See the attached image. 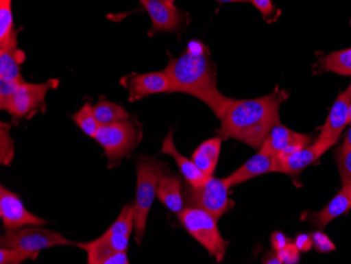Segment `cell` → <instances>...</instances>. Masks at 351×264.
<instances>
[{
    "label": "cell",
    "instance_id": "cell-1",
    "mask_svg": "<svg viewBox=\"0 0 351 264\" xmlns=\"http://www.w3.org/2000/svg\"><path fill=\"white\" fill-rule=\"evenodd\" d=\"M165 71L171 82V93H184L198 98L218 119H222L234 101L219 91L216 67L210 50L201 41H191L180 56L171 58Z\"/></svg>",
    "mask_w": 351,
    "mask_h": 264
},
{
    "label": "cell",
    "instance_id": "cell-6",
    "mask_svg": "<svg viewBox=\"0 0 351 264\" xmlns=\"http://www.w3.org/2000/svg\"><path fill=\"white\" fill-rule=\"evenodd\" d=\"M58 86V80H47L43 84L23 82L5 106L0 108L7 111L14 121L31 119L35 114L45 111L47 93Z\"/></svg>",
    "mask_w": 351,
    "mask_h": 264
},
{
    "label": "cell",
    "instance_id": "cell-39",
    "mask_svg": "<svg viewBox=\"0 0 351 264\" xmlns=\"http://www.w3.org/2000/svg\"><path fill=\"white\" fill-rule=\"evenodd\" d=\"M343 93H344L345 95H346L347 97L351 100V82L349 84V86H347L346 90H345Z\"/></svg>",
    "mask_w": 351,
    "mask_h": 264
},
{
    "label": "cell",
    "instance_id": "cell-8",
    "mask_svg": "<svg viewBox=\"0 0 351 264\" xmlns=\"http://www.w3.org/2000/svg\"><path fill=\"white\" fill-rule=\"evenodd\" d=\"M230 189L224 179L210 177L201 187L189 188L187 193L189 206L202 208L219 220L223 215L234 208V201L228 198Z\"/></svg>",
    "mask_w": 351,
    "mask_h": 264
},
{
    "label": "cell",
    "instance_id": "cell-16",
    "mask_svg": "<svg viewBox=\"0 0 351 264\" xmlns=\"http://www.w3.org/2000/svg\"><path fill=\"white\" fill-rule=\"evenodd\" d=\"M88 255V264H129L126 252L116 251L104 235L90 242L76 243Z\"/></svg>",
    "mask_w": 351,
    "mask_h": 264
},
{
    "label": "cell",
    "instance_id": "cell-22",
    "mask_svg": "<svg viewBox=\"0 0 351 264\" xmlns=\"http://www.w3.org/2000/svg\"><path fill=\"white\" fill-rule=\"evenodd\" d=\"M25 59V52L19 50L17 45L0 49V80L25 82L21 71Z\"/></svg>",
    "mask_w": 351,
    "mask_h": 264
},
{
    "label": "cell",
    "instance_id": "cell-12",
    "mask_svg": "<svg viewBox=\"0 0 351 264\" xmlns=\"http://www.w3.org/2000/svg\"><path fill=\"white\" fill-rule=\"evenodd\" d=\"M152 19V31L149 34L173 32L180 29L185 21V14L175 3L167 0H139Z\"/></svg>",
    "mask_w": 351,
    "mask_h": 264
},
{
    "label": "cell",
    "instance_id": "cell-24",
    "mask_svg": "<svg viewBox=\"0 0 351 264\" xmlns=\"http://www.w3.org/2000/svg\"><path fill=\"white\" fill-rule=\"evenodd\" d=\"M17 45V31L14 27L12 0H0V49Z\"/></svg>",
    "mask_w": 351,
    "mask_h": 264
},
{
    "label": "cell",
    "instance_id": "cell-17",
    "mask_svg": "<svg viewBox=\"0 0 351 264\" xmlns=\"http://www.w3.org/2000/svg\"><path fill=\"white\" fill-rule=\"evenodd\" d=\"M161 154H167L175 160L180 169L181 174L183 175L187 182L191 187H201L204 184L210 177L206 176L204 173L197 167L196 163L193 159H187L183 156L182 154L177 149L173 143V131L171 130L165 138L162 143Z\"/></svg>",
    "mask_w": 351,
    "mask_h": 264
},
{
    "label": "cell",
    "instance_id": "cell-5",
    "mask_svg": "<svg viewBox=\"0 0 351 264\" xmlns=\"http://www.w3.org/2000/svg\"><path fill=\"white\" fill-rule=\"evenodd\" d=\"M183 228L208 252L217 262L226 258L228 242L221 235L218 219L210 213L196 206H187L178 214Z\"/></svg>",
    "mask_w": 351,
    "mask_h": 264
},
{
    "label": "cell",
    "instance_id": "cell-20",
    "mask_svg": "<svg viewBox=\"0 0 351 264\" xmlns=\"http://www.w3.org/2000/svg\"><path fill=\"white\" fill-rule=\"evenodd\" d=\"M157 197L165 208L173 214L178 215L184 208L182 191H181V178L177 175L162 176L158 185Z\"/></svg>",
    "mask_w": 351,
    "mask_h": 264
},
{
    "label": "cell",
    "instance_id": "cell-25",
    "mask_svg": "<svg viewBox=\"0 0 351 264\" xmlns=\"http://www.w3.org/2000/svg\"><path fill=\"white\" fill-rule=\"evenodd\" d=\"M95 117L101 125L131 119V115L125 108L115 102L102 100L93 106Z\"/></svg>",
    "mask_w": 351,
    "mask_h": 264
},
{
    "label": "cell",
    "instance_id": "cell-13",
    "mask_svg": "<svg viewBox=\"0 0 351 264\" xmlns=\"http://www.w3.org/2000/svg\"><path fill=\"white\" fill-rule=\"evenodd\" d=\"M308 135L291 131L281 123L274 128L259 149L274 157L285 156L293 152L304 149L311 143Z\"/></svg>",
    "mask_w": 351,
    "mask_h": 264
},
{
    "label": "cell",
    "instance_id": "cell-10",
    "mask_svg": "<svg viewBox=\"0 0 351 264\" xmlns=\"http://www.w3.org/2000/svg\"><path fill=\"white\" fill-rule=\"evenodd\" d=\"M350 104L351 100L342 92L331 106L326 122L315 143L321 156L333 145H336L343 130L348 125Z\"/></svg>",
    "mask_w": 351,
    "mask_h": 264
},
{
    "label": "cell",
    "instance_id": "cell-21",
    "mask_svg": "<svg viewBox=\"0 0 351 264\" xmlns=\"http://www.w3.org/2000/svg\"><path fill=\"white\" fill-rule=\"evenodd\" d=\"M221 143H222V138L219 136L210 138L201 143L193 153L191 159L206 176L212 177L218 165Z\"/></svg>",
    "mask_w": 351,
    "mask_h": 264
},
{
    "label": "cell",
    "instance_id": "cell-35",
    "mask_svg": "<svg viewBox=\"0 0 351 264\" xmlns=\"http://www.w3.org/2000/svg\"><path fill=\"white\" fill-rule=\"evenodd\" d=\"M250 3L257 8L261 12L262 15L265 17L270 16L275 11L271 0H250Z\"/></svg>",
    "mask_w": 351,
    "mask_h": 264
},
{
    "label": "cell",
    "instance_id": "cell-32",
    "mask_svg": "<svg viewBox=\"0 0 351 264\" xmlns=\"http://www.w3.org/2000/svg\"><path fill=\"white\" fill-rule=\"evenodd\" d=\"M21 84L23 82L0 80V108L5 106V102L14 95V93L17 91Z\"/></svg>",
    "mask_w": 351,
    "mask_h": 264
},
{
    "label": "cell",
    "instance_id": "cell-14",
    "mask_svg": "<svg viewBox=\"0 0 351 264\" xmlns=\"http://www.w3.org/2000/svg\"><path fill=\"white\" fill-rule=\"evenodd\" d=\"M133 230H135V212L133 204H129L122 208L117 219L102 235L116 251L128 252Z\"/></svg>",
    "mask_w": 351,
    "mask_h": 264
},
{
    "label": "cell",
    "instance_id": "cell-26",
    "mask_svg": "<svg viewBox=\"0 0 351 264\" xmlns=\"http://www.w3.org/2000/svg\"><path fill=\"white\" fill-rule=\"evenodd\" d=\"M72 119L78 125L79 129L90 138H95L98 130L101 127V124L95 117L92 104L88 102L73 115Z\"/></svg>",
    "mask_w": 351,
    "mask_h": 264
},
{
    "label": "cell",
    "instance_id": "cell-9",
    "mask_svg": "<svg viewBox=\"0 0 351 264\" xmlns=\"http://www.w3.org/2000/svg\"><path fill=\"white\" fill-rule=\"evenodd\" d=\"M0 218L5 230H19L25 226H43L47 220L43 219L25 208L19 195L0 187Z\"/></svg>",
    "mask_w": 351,
    "mask_h": 264
},
{
    "label": "cell",
    "instance_id": "cell-29",
    "mask_svg": "<svg viewBox=\"0 0 351 264\" xmlns=\"http://www.w3.org/2000/svg\"><path fill=\"white\" fill-rule=\"evenodd\" d=\"M336 160L344 187H351V147L341 145L336 152Z\"/></svg>",
    "mask_w": 351,
    "mask_h": 264
},
{
    "label": "cell",
    "instance_id": "cell-11",
    "mask_svg": "<svg viewBox=\"0 0 351 264\" xmlns=\"http://www.w3.org/2000/svg\"><path fill=\"white\" fill-rule=\"evenodd\" d=\"M120 82L123 88L129 91V100L131 102L155 94L171 93V82L165 71L147 74L133 73L124 76Z\"/></svg>",
    "mask_w": 351,
    "mask_h": 264
},
{
    "label": "cell",
    "instance_id": "cell-23",
    "mask_svg": "<svg viewBox=\"0 0 351 264\" xmlns=\"http://www.w3.org/2000/svg\"><path fill=\"white\" fill-rule=\"evenodd\" d=\"M319 68L323 72L336 73L342 76H351V48L330 53L319 60Z\"/></svg>",
    "mask_w": 351,
    "mask_h": 264
},
{
    "label": "cell",
    "instance_id": "cell-38",
    "mask_svg": "<svg viewBox=\"0 0 351 264\" xmlns=\"http://www.w3.org/2000/svg\"><path fill=\"white\" fill-rule=\"evenodd\" d=\"M220 3H250V0H217Z\"/></svg>",
    "mask_w": 351,
    "mask_h": 264
},
{
    "label": "cell",
    "instance_id": "cell-28",
    "mask_svg": "<svg viewBox=\"0 0 351 264\" xmlns=\"http://www.w3.org/2000/svg\"><path fill=\"white\" fill-rule=\"evenodd\" d=\"M39 254L25 251L21 248H0V263L1 264H21L25 260H36Z\"/></svg>",
    "mask_w": 351,
    "mask_h": 264
},
{
    "label": "cell",
    "instance_id": "cell-36",
    "mask_svg": "<svg viewBox=\"0 0 351 264\" xmlns=\"http://www.w3.org/2000/svg\"><path fill=\"white\" fill-rule=\"evenodd\" d=\"M263 263L267 264H281V260H280L279 255H278L277 252L275 250L273 251L268 252V253L265 254L263 259H262Z\"/></svg>",
    "mask_w": 351,
    "mask_h": 264
},
{
    "label": "cell",
    "instance_id": "cell-2",
    "mask_svg": "<svg viewBox=\"0 0 351 264\" xmlns=\"http://www.w3.org/2000/svg\"><path fill=\"white\" fill-rule=\"evenodd\" d=\"M289 96L285 90L276 88L263 97L234 99L221 119L219 137L232 138L260 149L270 131L281 123L280 106Z\"/></svg>",
    "mask_w": 351,
    "mask_h": 264
},
{
    "label": "cell",
    "instance_id": "cell-19",
    "mask_svg": "<svg viewBox=\"0 0 351 264\" xmlns=\"http://www.w3.org/2000/svg\"><path fill=\"white\" fill-rule=\"evenodd\" d=\"M351 208V187H344L329 204L309 217V222L317 228H324L329 222L346 214Z\"/></svg>",
    "mask_w": 351,
    "mask_h": 264
},
{
    "label": "cell",
    "instance_id": "cell-4",
    "mask_svg": "<svg viewBox=\"0 0 351 264\" xmlns=\"http://www.w3.org/2000/svg\"><path fill=\"white\" fill-rule=\"evenodd\" d=\"M104 149L108 169L119 165L122 159L131 155L142 141V128L136 120H123L104 124L95 136Z\"/></svg>",
    "mask_w": 351,
    "mask_h": 264
},
{
    "label": "cell",
    "instance_id": "cell-7",
    "mask_svg": "<svg viewBox=\"0 0 351 264\" xmlns=\"http://www.w3.org/2000/svg\"><path fill=\"white\" fill-rule=\"evenodd\" d=\"M0 245L3 248H21L32 253H40L43 250L54 246H76L75 242L63 237L59 232L43 226H25L19 230H5V235L0 238Z\"/></svg>",
    "mask_w": 351,
    "mask_h": 264
},
{
    "label": "cell",
    "instance_id": "cell-15",
    "mask_svg": "<svg viewBox=\"0 0 351 264\" xmlns=\"http://www.w3.org/2000/svg\"><path fill=\"white\" fill-rule=\"evenodd\" d=\"M269 172H275L274 156L259 149V153L248 159L244 165L237 169L232 174L224 178V180L228 183V187L232 188V187H236L240 183L250 180L254 177Z\"/></svg>",
    "mask_w": 351,
    "mask_h": 264
},
{
    "label": "cell",
    "instance_id": "cell-30",
    "mask_svg": "<svg viewBox=\"0 0 351 264\" xmlns=\"http://www.w3.org/2000/svg\"><path fill=\"white\" fill-rule=\"evenodd\" d=\"M311 237H313V248L319 253H330V252L336 250L335 243L329 239L328 236L324 234V232L317 230V232L311 234Z\"/></svg>",
    "mask_w": 351,
    "mask_h": 264
},
{
    "label": "cell",
    "instance_id": "cell-3",
    "mask_svg": "<svg viewBox=\"0 0 351 264\" xmlns=\"http://www.w3.org/2000/svg\"><path fill=\"white\" fill-rule=\"evenodd\" d=\"M137 169V189L134 201L135 212V241L142 243L147 228V217L157 196L158 185L167 174V165L155 157L138 155L135 159Z\"/></svg>",
    "mask_w": 351,
    "mask_h": 264
},
{
    "label": "cell",
    "instance_id": "cell-18",
    "mask_svg": "<svg viewBox=\"0 0 351 264\" xmlns=\"http://www.w3.org/2000/svg\"><path fill=\"white\" fill-rule=\"evenodd\" d=\"M320 157L321 155L315 145H307L304 149L293 152L285 156L274 157L275 172L298 175Z\"/></svg>",
    "mask_w": 351,
    "mask_h": 264
},
{
    "label": "cell",
    "instance_id": "cell-37",
    "mask_svg": "<svg viewBox=\"0 0 351 264\" xmlns=\"http://www.w3.org/2000/svg\"><path fill=\"white\" fill-rule=\"evenodd\" d=\"M343 145L347 147H351V127L349 128L348 131H347L346 135H345L344 138V143Z\"/></svg>",
    "mask_w": 351,
    "mask_h": 264
},
{
    "label": "cell",
    "instance_id": "cell-34",
    "mask_svg": "<svg viewBox=\"0 0 351 264\" xmlns=\"http://www.w3.org/2000/svg\"><path fill=\"white\" fill-rule=\"evenodd\" d=\"M270 242H271V245H273V250L278 252L289 243V238L284 232H274L271 234V237H270Z\"/></svg>",
    "mask_w": 351,
    "mask_h": 264
},
{
    "label": "cell",
    "instance_id": "cell-40",
    "mask_svg": "<svg viewBox=\"0 0 351 264\" xmlns=\"http://www.w3.org/2000/svg\"><path fill=\"white\" fill-rule=\"evenodd\" d=\"M349 123H351V104L349 106Z\"/></svg>",
    "mask_w": 351,
    "mask_h": 264
},
{
    "label": "cell",
    "instance_id": "cell-31",
    "mask_svg": "<svg viewBox=\"0 0 351 264\" xmlns=\"http://www.w3.org/2000/svg\"><path fill=\"white\" fill-rule=\"evenodd\" d=\"M277 253L282 263L295 264L300 262V251L295 243L289 242Z\"/></svg>",
    "mask_w": 351,
    "mask_h": 264
},
{
    "label": "cell",
    "instance_id": "cell-41",
    "mask_svg": "<svg viewBox=\"0 0 351 264\" xmlns=\"http://www.w3.org/2000/svg\"><path fill=\"white\" fill-rule=\"evenodd\" d=\"M350 23H351V21H350Z\"/></svg>",
    "mask_w": 351,
    "mask_h": 264
},
{
    "label": "cell",
    "instance_id": "cell-27",
    "mask_svg": "<svg viewBox=\"0 0 351 264\" xmlns=\"http://www.w3.org/2000/svg\"><path fill=\"white\" fill-rule=\"evenodd\" d=\"M0 161L1 165L9 167L15 155V145L11 136V125L1 121L0 124Z\"/></svg>",
    "mask_w": 351,
    "mask_h": 264
},
{
    "label": "cell",
    "instance_id": "cell-33",
    "mask_svg": "<svg viewBox=\"0 0 351 264\" xmlns=\"http://www.w3.org/2000/svg\"><path fill=\"white\" fill-rule=\"evenodd\" d=\"M295 244L300 252L306 253L309 250H311V248H313V237H311V235H308V234H304V232L299 234L295 237Z\"/></svg>",
    "mask_w": 351,
    "mask_h": 264
}]
</instances>
